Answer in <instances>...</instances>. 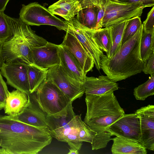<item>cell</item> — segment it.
I'll return each instance as SVG.
<instances>
[{
    "instance_id": "1",
    "label": "cell",
    "mask_w": 154,
    "mask_h": 154,
    "mask_svg": "<svg viewBox=\"0 0 154 154\" xmlns=\"http://www.w3.org/2000/svg\"><path fill=\"white\" fill-rule=\"evenodd\" d=\"M52 139L47 129L0 115V154H37Z\"/></svg>"
},
{
    "instance_id": "2",
    "label": "cell",
    "mask_w": 154,
    "mask_h": 154,
    "mask_svg": "<svg viewBox=\"0 0 154 154\" xmlns=\"http://www.w3.org/2000/svg\"><path fill=\"white\" fill-rule=\"evenodd\" d=\"M87 107L84 122L97 133L91 144L93 150L106 147L112 136L107 128L125 114L113 92L101 95H86Z\"/></svg>"
},
{
    "instance_id": "3",
    "label": "cell",
    "mask_w": 154,
    "mask_h": 154,
    "mask_svg": "<svg viewBox=\"0 0 154 154\" xmlns=\"http://www.w3.org/2000/svg\"><path fill=\"white\" fill-rule=\"evenodd\" d=\"M5 17L12 34L1 46L4 63L17 62L27 66L34 65L31 48L44 46L48 41L37 35L29 25L19 18L6 14Z\"/></svg>"
},
{
    "instance_id": "4",
    "label": "cell",
    "mask_w": 154,
    "mask_h": 154,
    "mask_svg": "<svg viewBox=\"0 0 154 154\" xmlns=\"http://www.w3.org/2000/svg\"><path fill=\"white\" fill-rule=\"evenodd\" d=\"M142 26L135 34L121 45L110 58H100V69L116 82L125 79L142 71L143 62L140 54Z\"/></svg>"
},
{
    "instance_id": "5",
    "label": "cell",
    "mask_w": 154,
    "mask_h": 154,
    "mask_svg": "<svg viewBox=\"0 0 154 154\" xmlns=\"http://www.w3.org/2000/svg\"><path fill=\"white\" fill-rule=\"evenodd\" d=\"M71 103L64 115L54 116L47 115L48 130L52 137L67 143L70 149L80 150L82 142L91 144L97 133L83 121L81 114L76 115Z\"/></svg>"
},
{
    "instance_id": "6",
    "label": "cell",
    "mask_w": 154,
    "mask_h": 154,
    "mask_svg": "<svg viewBox=\"0 0 154 154\" xmlns=\"http://www.w3.org/2000/svg\"><path fill=\"white\" fill-rule=\"evenodd\" d=\"M40 107L48 115L61 116L66 113L71 101L51 79L47 78L34 92Z\"/></svg>"
},
{
    "instance_id": "7",
    "label": "cell",
    "mask_w": 154,
    "mask_h": 154,
    "mask_svg": "<svg viewBox=\"0 0 154 154\" xmlns=\"http://www.w3.org/2000/svg\"><path fill=\"white\" fill-rule=\"evenodd\" d=\"M19 15V18L29 26L50 25L65 32L67 28L65 21L56 17L48 8L37 2L22 5Z\"/></svg>"
},
{
    "instance_id": "8",
    "label": "cell",
    "mask_w": 154,
    "mask_h": 154,
    "mask_svg": "<svg viewBox=\"0 0 154 154\" xmlns=\"http://www.w3.org/2000/svg\"><path fill=\"white\" fill-rule=\"evenodd\" d=\"M145 8L139 3L124 4L106 0L101 28L108 27L134 17H140Z\"/></svg>"
},
{
    "instance_id": "9",
    "label": "cell",
    "mask_w": 154,
    "mask_h": 154,
    "mask_svg": "<svg viewBox=\"0 0 154 154\" xmlns=\"http://www.w3.org/2000/svg\"><path fill=\"white\" fill-rule=\"evenodd\" d=\"M106 2V0H79L76 19L88 29L100 28Z\"/></svg>"
},
{
    "instance_id": "10",
    "label": "cell",
    "mask_w": 154,
    "mask_h": 154,
    "mask_svg": "<svg viewBox=\"0 0 154 154\" xmlns=\"http://www.w3.org/2000/svg\"><path fill=\"white\" fill-rule=\"evenodd\" d=\"M46 78L53 82L72 102L85 93L84 82L69 76L60 64L48 70Z\"/></svg>"
},
{
    "instance_id": "11",
    "label": "cell",
    "mask_w": 154,
    "mask_h": 154,
    "mask_svg": "<svg viewBox=\"0 0 154 154\" xmlns=\"http://www.w3.org/2000/svg\"><path fill=\"white\" fill-rule=\"evenodd\" d=\"M112 135L134 141L142 145L140 121L138 114H125L106 129Z\"/></svg>"
},
{
    "instance_id": "12",
    "label": "cell",
    "mask_w": 154,
    "mask_h": 154,
    "mask_svg": "<svg viewBox=\"0 0 154 154\" xmlns=\"http://www.w3.org/2000/svg\"><path fill=\"white\" fill-rule=\"evenodd\" d=\"M65 21L68 26L66 31L71 33L80 42L92 58L96 68L99 71L100 58L104 54L91 37L88 29L80 24L75 17L70 21Z\"/></svg>"
},
{
    "instance_id": "13",
    "label": "cell",
    "mask_w": 154,
    "mask_h": 154,
    "mask_svg": "<svg viewBox=\"0 0 154 154\" xmlns=\"http://www.w3.org/2000/svg\"><path fill=\"white\" fill-rule=\"evenodd\" d=\"M28 66L17 62L4 63L0 68L2 75L11 86L30 93L28 76Z\"/></svg>"
},
{
    "instance_id": "14",
    "label": "cell",
    "mask_w": 154,
    "mask_h": 154,
    "mask_svg": "<svg viewBox=\"0 0 154 154\" xmlns=\"http://www.w3.org/2000/svg\"><path fill=\"white\" fill-rule=\"evenodd\" d=\"M60 45L49 42L43 46L32 47V58L35 65L42 69H48L60 64Z\"/></svg>"
},
{
    "instance_id": "15",
    "label": "cell",
    "mask_w": 154,
    "mask_h": 154,
    "mask_svg": "<svg viewBox=\"0 0 154 154\" xmlns=\"http://www.w3.org/2000/svg\"><path fill=\"white\" fill-rule=\"evenodd\" d=\"M140 119L141 139L143 146L154 150V106L149 105L135 112Z\"/></svg>"
},
{
    "instance_id": "16",
    "label": "cell",
    "mask_w": 154,
    "mask_h": 154,
    "mask_svg": "<svg viewBox=\"0 0 154 154\" xmlns=\"http://www.w3.org/2000/svg\"><path fill=\"white\" fill-rule=\"evenodd\" d=\"M66 32L61 45L67 48L87 74L92 70L94 65V61L79 40L69 32L67 31Z\"/></svg>"
},
{
    "instance_id": "17",
    "label": "cell",
    "mask_w": 154,
    "mask_h": 154,
    "mask_svg": "<svg viewBox=\"0 0 154 154\" xmlns=\"http://www.w3.org/2000/svg\"><path fill=\"white\" fill-rule=\"evenodd\" d=\"M28 101L23 112L16 118L28 124L48 129L47 114L39 106L35 92L27 94Z\"/></svg>"
},
{
    "instance_id": "18",
    "label": "cell",
    "mask_w": 154,
    "mask_h": 154,
    "mask_svg": "<svg viewBox=\"0 0 154 154\" xmlns=\"http://www.w3.org/2000/svg\"><path fill=\"white\" fill-rule=\"evenodd\" d=\"M84 85L85 95H101L119 89L118 84L107 76L98 78L86 76Z\"/></svg>"
},
{
    "instance_id": "19",
    "label": "cell",
    "mask_w": 154,
    "mask_h": 154,
    "mask_svg": "<svg viewBox=\"0 0 154 154\" xmlns=\"http://www.w3.org/2000/svg\"><path fill=\"white\" fill-rule=\"evenodd\" d=\"M59 55L60 65L66 73L72 78L84 82L86 74L67 48L61 44L60 45Z\"/></svg>"
},
{
    "instance_id": "20",
    "label": "cell",
    "mask_w": 154,
    "mask_h": 154,
    "mask_svg": "<svg viewBox=\"0 0 154 154\" xmlns=\"http://www.w3.org/2000/svg\"><path fill=\"white\" fill-rule=\"evenodd\" d=\"M28 101V94L25 92L17 89L9 92L4 108L5 113L17 117L23 112Z\"/></svg>"
},
{
    "instance_id": "21",
    "label": "cell",
    "mask_w": 154,
    "mask_h": 154,
    "mask_svg": "<svg viewBox=\"0 0 154 154\" xmlns=\"http://www.w3.org/2000/svg\"><path fill=\"white\" fill-rule=\"evenodd\" d=\"M78 5L79 0H59L50 5L48 9L54 15L69 21L77 15Z\"/></svg>"
},
{
    "instance_id": "22",
    "label": "cell",
    "mask_w": 154,
    "mask_h": 154,
    "mask_svg": "<svg viewBox=\"0 0 154 154\" xmlns=\"http://www.w3.org/2000/svg\"><path fill=\"white\" fill-rule=\"evenodd\" d=\"M113 154H146V149L140 144L119 137L111 138Z\"/></svg>"
},
{
    "instance_id": "23",
    "label": "cell",
    "mask_w": 154,
    "mask_h": 154,
    "mask_svg": "<svg viewBox=\"0 0 154 154\" xmlns=\"http://www.w3.org/2000/svg\"><path fill=\"white\" fill-rule=\"evenodd\" d=\"M88 29L90 35L99 48L106 52L109 51L111 45V33L109 26L97 29Z\"/></svg>"
},
{
    "instance_id": "24",
    "label": "cell",
    "mask_w": 154,
    "mask_h": 154,
    "mask_svg": "<svg viewBox=\"0 0 154 154\" xmlns=\"http://www.w3.org/2000/svg\"><path fill=\"white\" fill-rule=\"evenodd\" d=\"M127 20L109 26L111 33V45L109 54L107 55H106L107 57H111L121 46Z\"/></svg>"
},
{
    "instance_id": "25",
    "label": "cell",
    "mask_w": 154,
    "mask_h": 154,
    "mask_svg": "<svg viewBox=\"0 0 154 154\" xmlns=\"http://www.w3.org/2000/svg\"><path fill=\"white\" fill-rule=\"evenodd\" d=\"M48 70L35 65L28 66V76L30 93L35 92L46 79Z\"/></svg>"
},
{
    "instance_id": "26",
    "label": "cell",
    "mask_w": 154,
    "mask_h": 154,
    "mask_svg": "<svg viewBox=\"0 0 154 154\" xmlns=\"http://www.w3.org/2000/svg\"><path fill=\"white\" fill-rule=\"evenodd\" d=\"M140 51L143 62L154 53V32H146L142 30Z\"/></svg>"
},
{
    "instance_id": "27",
    "label": "cell",
    "mask_w": 154,
    "mask_h": 154,
    "mask_svg": "<svg viewBox=\"0 0 154 154\" xmlns=\"http://www.w3.org/2000/svg\"><path fill=\"white\" fill-rule=\"evenodd\" d=\"M134 95L137 100H144L154 94V74L150 75L146 82L135 88Z\"/></svg>"
},
{
    "instance_id": "28",
    "label": "cell",
    "mask_w": 154,
    "mask_h": 154,
    "mask_svg": "<svg viewBox=\"0 0 154 154\" xmlns=\"http://www.w3.org/2000/svg\"><path fill=\"white\" fill-rule=\"evenodd\" d=\"M142 26L140 17H134L128 20L124 29L121 45L133 36Z\"/></svg>"
},
{
    "instance_id": "29",
    "label": "cell",
    "mask_w": 154,
    "mask_h": 154,
    "mask_svg": "<svg viewBox=\"0 0 154 154\" xmlns=\"http://www.w3.org/2000/svg\"><path fill=\"white\" fill-rule=\"evenodd\" d=\"M4 11H0V46L11 35L12 32Z\"/></svg>"
},
{
    "instance_id": "30",
    "label": "cell",
    "mask_w": 154,
    "mask_h": 154,
    "mask_svg": "<svg viewBox=\"0 0 154 154\" xmlns=\"http://www.w3.org/2000/svg\"><path fill=\"white\" fill-rule=\"evenodd\" d=\"M142 24L143 30L146 32H154V7L148 13L146 20Z\"/></svg>"
},
{
    "instance_id": "31",
    "label": "cell",
    "mask_w": 154,
    "mask_h": 154,
    "mask_svg": "<svg viewBox=\"0 0 154 154\" xmlns=\"http://www.w3.org/2000/svg\"><path fill=\"white\" fill-rule=\"evenodd\" d=\"M142 71L150 75L154 74V53L143 62Z\"/></svg>"
},
{
    "instance_id": "32",
    "label": "cell",
    "mask_w": 154,
    "mask_h": 154,
    "mask_svg": "<svg viewBox=\"0 0 154 154\" xmlns=\"http://www.w3.org/2000/svg\"><path fill=\"white\" fill-rule=\"evenodd\" d=\"M111 1L124 4H134L139 3L145 7L154 6V0H110Z\"/></svg>"
},
{
    "instance_id": "33",
    "label": "cell",
    "mask_w": 154,
    "mask_h": 154,
    "mask_svg": "<svg viewBox=\"0 0 154 154\" xmlns=\"http://www.w3.org/2000/svg\"><path fill=\"white\" fill-rule=\"evenodd\" d=\"M9 91L0 71V94L6 99Z\"/></svg>"
},
{
    "instance_id": "34",
    "label": "cell",
    "mask_w": 154,
    "mask_h": 154,
    "mask_svg": "<svg viewBox=\"0 0 154 154\" xmlns=\"http://www.w3.org/2000/svg\"><path fill=\"white\" fill-rule=\"evenodd\" d=\"M9 1L10 0H0V11H4Z\"/></svg>"
},
{
    "instance_id": "35",
    "label": "cell",
    "mask_w": 154,
    "mask_h": 154,
    "mask_svg": "<svg viewBox=\"0 0 154 154\" xmlns=\"http://www.w3.org/2000/svg\"><path fill=\"white\" fill-rule=\"evenodd\" d=\"M6 102V98L0 94V110L4 109Z\"/></svg>"
},
{
    "instance_id": "36",
    "label": "cell",
    "mask_w": 154,
    "mask_h": 154,
    "mask_svg": "<svg viewBox=\"0 0 154 154\" xmlns=\"http://www.w3.org/2000/svg\"><path fill=\"white\" fill-rule=\"evenodd\" d=\"M79 153V151L75 149H69V152H68V154H78Z\"/></svg>"
},
{
    "instance_id": "37",
    "label": "cell",
    "mask_w": 154,
    "mask_h": 154,
    "mask_svg": "<svg viewBox=\"0 0 154 154\" xmlns=\"http://www.w3.org/2000/svg\"><path fill=\"white\" fill-rule=\"evenodd\" d=\"M4 63L1 53V46H0V68Z\"/></svg>"
}]
</instances>
